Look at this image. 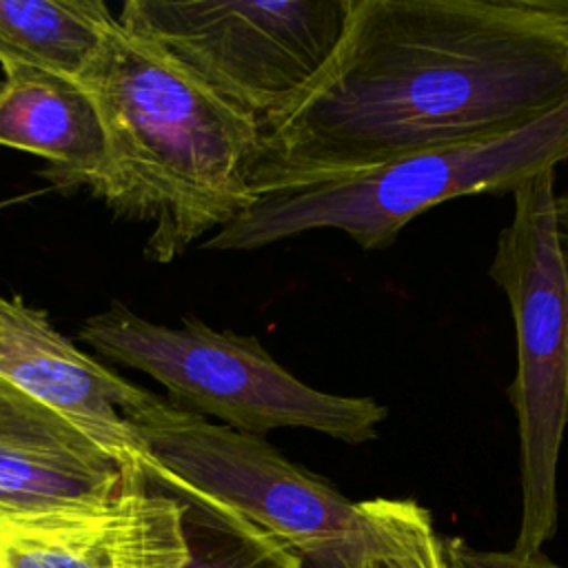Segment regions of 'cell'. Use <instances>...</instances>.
<instances>
[{"mask_svg":"<svg viewBox=\"0 0 568 568\" xmlns=\"http://www.w3.org/2000/svg\"><path fill=\"white\" fill-rule=\"evenodd\" d=\"M568 98V13L548 0H351L306 91L260 126L257 197L499 135Z\"/></svg>","mask_w":568,"mask_h":568,"instance_id":"1","label":"cell"},{"mask_svg":"<svg viewBox=\"0 0 568 568\" xmlns=\"http://www.w3.org/2000/svg\"><path fill=\"white\" fill-rule=\"evenodd\" d=\"M75 82L93 100L106 140L104 175L91 195L113 215L151 226L149 262H175L255 202L248 166L257 120L158 42L118 22Z\"/></svg>","mask_w":568,"mask_h":568,"instance_id":"2","label":"cell"},{"mask_svg":"<svg viewBox=\"0 0 568 568\" xmlns=\"http://www.w3.org/2000/svg\"><path fill=\"white\" fill-rule=\"evenodd\" d=\"M124 417L153 459L151 486L204 515L240 517L317 568H366L393 546L415 501H351L266 437L211 422L153 393Z\"/></svg>","mask_w":568,"mask_h":568,"instance_id":"3","label":"cell"},{"mask_svg":"<svg viewBox=\"0 0 568 568\" xmlns=\"http://www.w3.org/2000/svg\"><path fill=\"white\" fill-rule=\"evenodd\" d=\"M568 160V98L526 126L439 146L302 189L257 197L204 246L264 248L315 229H337L362 251L395 244L402 229L428 209L479 193H513Z\"/></svg>","mask_w":568,"mask_h":568,"instance_id":"4","label":"cell"},{"mask_svg":"<svg viewBox=\"0 0 568 568\" xmlns=\"http://www.w3.org/2000/svg\"><path fill=\"white\" fill-rule=\"evenodd\" d=\"M78 339L109 362L151 375L175 406L242 433L264 437L306 428L344 444H366L388 417V406L373 397L304 384L255 335L215 331L195 317L166 326L111 302L82 322Z\"/></svg>","mask_w":568,"mask_h":568,"instance_id":"5","label":"cell"},{"mask_svg":"<svg viewBox=\"0 0 568 568\" xmlns=\"http://www.w3.org/2000/svg\"><path fill=\"white\" fill-rule=\"evenodd\" d=\"M555 197V171L513 191V217L488 266L508 300L517 342L508 399L519 433V555L541 552L557 530V462L568 426V264Z\"/></svg>","mask_w":568,"mask_h":568,"instance_id":"6","label":"cell"},{"mask_svg":"<svg viewBox=\"0 0 568 568\" xmlns=\"http://www.w3.org/2000/svg\"><path fill=\"white\" fill-rule=\"evenodd\" d=\"M351 0H129L118 22L169 51L262 126L335 51Z\"/></svg>","mask_w":568,"mask_h":568,"instance_id":"7","label":"cell"},{"mask_svg":"<svg viewBox=\"0 0 568 568\" xmlns=\"http://www.w3.org/2000/svg\"><path fill=\"white\" fill-rule=\"evenodd\" d=\"M0 379L51 408L131 470L146 473L153 459L124 413L149 397L58 333L42 308L0 293Z\"/></svg>","mask_w":568,"mask_h":568,"instance_id":"8","label":"cell"},{"mask_svg":"<svg viewBox=\"0 0 568 568\" xmlns=\"http://www.w3.org/2000/svg\"><path fill=\"white\" fill-rule=\"evenodd\" d=\"M142 481L146 473L0 379V526L100 508Z\"/></svg>","mask_w":568,"mask_h":568,"instance_id":"9","label":"cell"},{"mask_svg":"<svg viewBox=\"0 0 568 568\" xmlns=\"http://www.w3.org/2000/svg\"><path fill=\"white\" fill-rule=\"evenodd\" d=\"M189 506L135 484L111 504L0 526V568H184Z\"/></svg>","mask_w":568,"mask_h":568,"instance_id":"10","label":"cell"},{"mask_svg":"<svg viewBox=\"0 0 568 568\" xmlns=\"http://www.w3.org/2000/svg\"><path fill=\"white\" fill-rule=\"evenodd\" d=\"M0 146L47 160L40 171L58 189H98L106 166L102 120L89 93L69 78L4 69L0 82Z\"/></svg>","mask_w":568,"mask_h":568,"instance_id":"11","label":"cell"},{"mask_svg":"<svg viewBox=\"0 0 568 568\" xmlns=\"http://www.w3.org/2000/svg\"><path fill=\"white\" fill-rule=\"evenodd\" d=\"M115 24L102 0H0V67L78 80Z\"/></svg>","mask_w":568,"mask_h":568,"instance_id":"12","label":"cell"},{"mask_svg":"<svg viewBox=\"0 0 568 568\" xmlns=\"http://www.w3.org/2000/svg\"><path fill=\"white\" fill-rule=\"evenodd\" d=\"M186 528L191 561L184 568H293L304 564L271 535L240 517L217 519L189 508Z\"/></svg>","mask_w":568,"mask_h":568,"instance_id":"13","label":"cell"},{"mask_svg":"<svg viewBox=\"0 0 568 568\" xmlns=\"http://www.w3.org/2000/svg\"><path fill=\"white\" fill-rule=\"evenodd\" d=\"M366 568H448L444 557V537L435 532L430 513L413 501L393 546L368 561Z\"/></svg>","mask_w":568,"mask_h":568,"instance_id":"14","label":"cell"},{"mask_svg":"<svg viewBox=\"0 0 568 568\" xmlns=\"http://www.w3.org/2000/svg\"><path fill=\"white\" fill-rule=\"evenodd\" d=\"M444 557L448 568H564L544 557L541 552L519 555L515 550H477L459 537L444 539Z\"/></svg>","mask_w":568,"mask_h":568,"instance_id":"15","label":"cell"},{"mask_svg":"<svg viewBox=\"0 0 568 568\" xmlns=\"http://www.w3.org/2000/svg\"><path fill=\"white\" fill-rule=\"evenodd\" d=\"M552 9L561 11V13H568V0H548Z\"/></svg>","mask_w":568,"mask_h":568,"instance_id":"16","label":"cell"},{"mask_svg":"<svg viewBox=\"0 0 568 568\" xmlns=\"http://www.w3.org/2000/svg\"><path fill=\"white\" fill-rule=\"evenodd\" d=\"M13 202H16V200H2V202H0V211H2L4 206H11Z\"/></svg>","mask_w":568,"mask_h":568,"instance_id":"17","label":"cell"},{"mask_svg":"<svg viewBox=\"0 0 568 568\" xmlns=\"http://www.w3.org/2000/svg\"><path fill=\"white\" fill-rule=\"evenodd\" d=\"M293 568H304V564H297V566H293Z\"/></svg>","mask_w":568,"mask_h":568,"instance_id":"18","label":"cell"}]
</instances>
